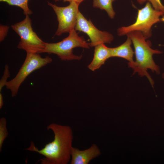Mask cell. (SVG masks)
<instances>
[{
  "label": "cell",
  "mask_w": 164,
  "mask_h": 164,
  "mask_svg": "<svg viewBox=\"0 0 164 164\" xmlns=\"http://www.w3.org/2000/svg\"><path fill=\"white\" fill-rule=\"evenodd\" d=\"M47 130L53 132L54 138L51 142L39 149L31 142L29 147L26 150L36 152L44 157L39 161L42 164H67L71 157L72 147L73 131L71 127L52 123L47 127Z\"/></svg>",
  "instance_id": "1"
},
{
  "label": "cell",
  "mask_w": 164,
  "mask_h": 164,
  "mask_svg": "<svg viewBox=\"0 0 164 164\" xmlns=\"http://www.w3.org/2000/svg\"><path fill=\"white\" fill-rule=\"evenodd\" d=\"M52 61V58L48 56L43 58L38 53H26L24 63L16 76L8 81L5 85L6 88L11 91L12 96H16L20 86L31 73Z\"/></svg>",
  "instance_id": "6"
},
{
  "label": "cell",
  "mask_w": 164,
  "mask_h": 164,
  "mask_svg": "<svg viewBox=\"0 0 164 164\" xmlns=\"http://www.w3.org/2000/svg\"><path fill=\"white\" fill-rule=\"evenodd\" d=\"M164 15L162 12L154 9L151 3L148 2L143 8L138 10L135 22L128 26L118 28L117 29L118 34L122 36L133 31H139L147 39L152 35V26L160 22V17Z\"/></svg>",
  "instance_id": "4"
},
{
  "label": "cell",
  "mask_w": 164,
  "mask_h": 164,
  "mask_svg": "<svg viewBox=\"0 0 164 164\" xmlns=\"http://www.w3.org/2000/svg\"><path fill=\"white\" fill-rule=\"evenodd\" d=\"M26 16L23 20L11 26L12 29L20 37L17 47L25 50L26 53H39L45 47V42L33 30L29 15Z\"/></svg>",
  "instance_id": "5"
},
{
  "label": "cell",
  "mask_w": 164,
  "mask_h": 164,
  "mask_svg": "<svg viewBox=\"0 0 164 164\" xmlns=\"http://www.w3.org/2000/svg\"><path fill=\"white\" fill-rule=\"evenodd\" d=\"M161 21H162L164 23V15L162 16L160 19Z\"/></svg>",
  "instance_id": "20"
},
{
  "label": "cell",
  "mask_w": 164,
  "mask_h": 164,
  "mask_svg": "<svg viewBox=\"0 0 164 164\" xmlns=\"http://www.w3.org/2000/svg\"><path fill=\"white\" fill-rule=\"evenodd\" d=\"M162 78L164 79V72L162 74Z\"/></svg>",
  "instance_id": "21"
},
{
  "label": "cell",
  "mask_w": 164,
  "mask_h": 164,
  "mask_svg": "<svg viewBox=\"0 0 164 164\" xmlns=\"http://www.w3.org/2000/svg\"><path fill=\"white\" fill-rule=\"evenodd\" d=\"M69 3L68 6L60 7L47 2V4L52 7L56 15L58 22L55 35L60 36L75 29L80 4L74 1Z\"/></svg>",
  "instance_id": "7"
},
{
  "label": "cell",
  "mask_w": 164,
  "mask_h": 164,
  "mask_svg": "<svg viewBox=\"0 0 164 164\" xmlns=\"http://www.w3.org/2000/svg\"><path fill=\"white\" fill-rule=\"evenodd\" d=\"M10 72L9 67L8 65H5V67L3 74L0 81V92L4 86H5L7 82L8 78L10 77Z\"/></svg>",
  "instance_id": "16"
},
{
  "label": "cell",
  "mask_w": 164,
  "mask_h": 164,
  "mask_svg": "<svg viewBox=\"0 0 164 164\" xmlns=\"http://www.w3.org/2000/svg\"><path fill=\"white\" fill-rule=\"evenodd\" d=\"M3 100L2 94L0 93V108L1 109L3 105Z\"/></svg>",
  "instance_id": "19"
},
{
  "label": "cell",
  "mask_w": 164,
  "mask_h": 164,
  "mask_svg": "<svg viewBox=\"0 0 164 164\" xmlns=\"http://www.w3.org/2000/svg\"><path fill=\"white\" fill-rule=\"evenodd\" d=\"M115 0H93V6L105 10L111 19L114 18L115 12L112 7V3Z\"/></svg>",
  "instance_id": "12"
},
{
  "label": "cell",
  "mask_w": 164,
  "mask_h": 164,
  "mask_svg": "<svg viewBox=\"0 0 164 164\" xmlns=\"http://www.w3.org/2000/svg\"><path fill=\"white\" fill-rule=\"evenodd\" d=\"M54 1L56 2L61 0H53ZM63 2H75L78 3L80 4L81 2L83 1L84 0H62Z\"/></svg>",
  "instance_id": "18"
},
{
  "label": "cell",
  "mask_w": 164,
  "mask_h": 164,
  "mask_svg": "<svg viewBox=\"0 0 164 164\" xmlns=\"http://www.w3.org/2000/svg\"><path fill=\"white\" fill-rule=\"evenodd\" d=\"M6 120L4 118L0 119V151L2 149L4 141L8 136V133L6 128Z\"/></svg>",
  "instance_id": "14"
},
{
  "label": "cell",
  "mask_w": 164,
  "mask_h": 164,
  "mask_svg": "<svg viewBox=\"0 0 164 164\" xmlns=\"http://www.w3.org/2000/svg\"><path fill=\"white\" fill-rule=\"evenodd\" d=\"M29 0H0L1 2H6L10 5L19 7L21 8L25 15H29L32 12L28 7Z\"/></svg>",
  "instance_id": "13"
},
{
  "label": "cell",
  "mask_w": 164,
  "mask_h": 164,
  "mask_svg": "<svg viewBox=\"0 0 164 164\" xmlns=\"http://www.w3.org/2000/svg\"><path fill=\"white\" fill-rule=\"evenodd\" d=\"M9 29L7 26L0 25V41H3L7 35Z\"/></svg>",
  "instance_id": "17"
},
{
  "label": "cell",
  "mask_w": 164,
  "mask_h": 164,
  "mask_svg": "<svg viewBox=\"0 0 164 164\" xmlns=\"http://www.w3.org/2000/svg\"><path fill=\"white\" fill-rule=\"evenodd\" d=\"M127 36L126 40L123 44L118 46L111 48V57L121 58L127 60L128 63H132L134 61L135 53L131 47V39L129 36Z\"/></svg>",
  "instance_id": "11"
},
{
  "label": "cell",
  "mask_w": 164,
  "mask_h": 164,
  "mask_svg": "<svg viewBox=\"0 0 164 164\" xmlns=\"http://www.w3.org/2000/svg\"><path fill=\"white\" fill-rule=\"evenodd\" d=\"M74 29L87 35L91 40L90 47H95L101 43H110L114 38L113 35L109 32L98 29L90 19H86L80 11Z\"/></svg>",
  "instance_id": "8"
},
{
  "label": "cell",
  "mask_w": 164,
  "mask_h": 164,
  "mask_svg": "<svg viewBox=\"0 0 164 164\" xmlns=\"http://www.w3.org/2000/svg\"><path fill=\"white\" fill-rule=\"evenodd\" d=\"M126 35L131 39L135 55V60L132 63H128V67L133 70V74L137 73L140 77H145L153 87L154 82L147 70H150L157 75L160 74V67L154 62L153 56L161 54L163 52L152 49L151 43L146 40V39L141 32L133 31Z\"/></svg>",
  "instance_id": "2"
},
{
  "label": "cell",
  "mask_w": 164,
  "mask_h": 164,
  "mask_svg": "<svg viewBox=\"0 0 164 164\" xmlns=\"http://www.w3.org/2000/svg\"><path fill=\"white\" fill-rule=\"evenodd\" d=\"M101 154L98 147L93 144L88 149L80 150L72 147L71 152V164H88L91 161Z\"/></svg>",
  "instance_id": "9"
},
{
  "label": "cell",
  "mask_w": 164,
  "mask_h": 164,
  "mask_svg": "<svg viewBox=\"0 0 164 164\" xmlns=\"http://www.w3.org/2000/svg\"><path fill=\"white\" fill-rule=\"evenodd\" d=\"M68 36L62 41L56 43L45 42L44 49L40 53L54 54L58 56L62 60H79L82 56L74 55L73 50L74 48L80 47L89 49L90 43L86 42L84 37L79 36L74 29L69 33Z\"/></svg>",
  "instance_id": "3"
},
{
  "label": "cell",
  "mask_w": 164,
  "mask_h": 164,
  "mask_svg": "<svg viewBox=\"0 0 164 164\" xmlns=\"http://www.w3.org/2000/svg\"><path fill=\"white\" fill-rule=\"evenodd\" d=\"M93 59L88 66L92 71L99 69L104 64L106 60L111 57V48L106 46L104 44H98L95 47Z\"/></svg>",
  "instance_id": "10"
},
{
  "label": "cell",
  "mask_w": 164,
  "mask_h": 164,
  "mask_svg": "<svg viewBox=\"0 0 164 164\" xmlns=\"http://www.w3.org/2000/svg\"><path fill=\"white\" fill-rule=\"evenodd\" d=\"M146 1L150 2L154 9L162 12L164 14V5H162L160 0H137L138 3L140 4H142Z\"/></svg>",
  "instance_id": "15"
}]
</instances>
